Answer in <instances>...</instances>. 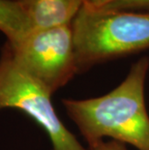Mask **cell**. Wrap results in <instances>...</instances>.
<instances>
[{
	"mask_svg": "<svg viewBox=\"0 0 149 150\" xmlns=\"http://www.w3.org/2000/svg\"><path fill=\"white\" fill-rule=\"evenodd\" d=\"M52 95L16 62L6 46L0 58V111L16 108L27 114L49 136L52 150H89L60 120Z\"/></svg>",
	"mask_w": 149,
	"mask_h": 150,
	"instance_id": "cell-3",
	"label": "cell"
},
{
	"mask_svg": "<svg viewBox=\"0 0 149 150\" xmlns=\"http://www.w3.org/2000/svg\"><path fill=\"white\" fill-rule=\"evenodd\" d=\"M88 149L89 150H127V148L125 147V144L112 139L109 140V142L102 140V142L96 143L95 145L91 146Z\"/></svg>",
	"mask_w": 149,
	"mask_h": 150,
	"instance_id": "cell-8",
	"label": "cell"
},
{
	"mask_svg": "<svg viewBox=\"0 0 149 150\" xmlns=\"http://www.w3.org/2000/svg\"><path fill=\"white\" fill-rule=\"evenodd\" d=\"M23 8L31 32L72 24L83 0H17ZM30 32V33H31Z\"/></svg>",
	"mask_w": 149,
	"mask_h": 150,
	"instance_id": "cell-5",
	"label": "cell"
},
{
	"mask_svg": "<svg viewBox=\"0 0 149 150\" xmlns=\"http://www.w3.org/2000/svg\"><path fill=\"white\" fill-rule=\"evenodd\" d=\"M115 1L117 0H83V2L87 3L94 8H106Z\"/></svg>",
	"mask_w": 149,
	"mask_h": 150,
	"instance_id": "cell-9",
	"label": "cell"
},
{
	"mask_svg": "<svg viewBox=\"0 0 149 150\" xmlns=\"http://www.w3.org/2000/svg\"><path fill=\"white\" fill-rule=\"evenodd\" d=\"M7 47L16 62L52 94L78 73L71 24L33 31Z\"/></svg>",
	"mask_w": 149,
	"mask_h": 150,
	"instance_id": "cell-4",
	"label": "cell"
},
{
	"mask_svg": "<svg viewBox=\"0 0 149 150\" xmlns=\"http://www.w3.org/2000/svg\"><path fill=\"white\" fill-rule=\"evenodd\" d=\"M114 10H126L132 8H149V0H117L106 7Z\"/></svg>",
	"mask_w": 149,
	"mask_h": 150,
	"instance_id": "cell-7",
	"label": "cell"
},
{
	"mask_svg": "<svg viewBox=\"0 0 149 150\" xmlns=\"http://www.w3.org/2000/svg\"><path fill=\"white\" fill-rule=\"evenodd\" d=\"M0 31L14 44L31 32L29 22L18 1L0 0Z\"/></svg>",
	"mask_w": 149,
	"mask_h": 150,
	"instance_id": "cell-6",
	"label": "cell"
},
{
	"mask_svg": "<svg viewBox=\"0 0 149 150\" xmlns=\"http://www.w3.org/2000/svg\"><path fill=\"white\" fill-rule=\"evenodd\" d=\"M148 70L149 58L141 57L132 65L124 81L109 93L82 100H62L88 148L110 138L138 150H149V115L144 100Z\"/></svg>",
	"mask_w": 149,
	"mask_h": 150,
	"instance_id": "cell-1",
	"label": "cell"
},
{
	"mask_svg": "<svg viewBox=\"0 0 149 150\" xmlns=\"http://www.w3.org/2000/svg\"><path fill=\"white\" fill-rule=\"evenodd\" d=\"M71 26L78 73L149 49V13L94 8L83 2Z\"/></svg>",
	"mask_w": 149,
	"mask_h": 150,
	"instance_id": "cell-2",
	"label": "cell"
}]
</instances>
